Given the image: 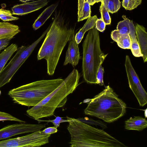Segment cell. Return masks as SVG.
<instances>
[{"label": "cell", "mask_w": 147, "mask_h": 147, "mask_svg": "<svg viewBox=\"0 0 147 147\" xmlns=\"http://www.w3.org/2000/svg\"><path fill=\"white\" fill-rule=\"evenodd\" d=\"M67 129L71 137V147H126L122 143L103 130L78 119L67 117Z\"/></svg>", "instance_id": "obj_1"}, {"label": "cell", "mask_w": 147, "mask_h": 147, "mask_svg": "<svg viewBox=\"0 0 147 147\" xmlns=\"http://www.w3.org/2000/svg\"><path fill=\"white\" fill-rule=\"evenodd\" d=\"M74 30L55 19L53 20L37 57L38 60H46L47 73L49 75L54 74L62 52Z\"/></svg>", "instance_id": "obj_2"}, {"label": "cell", "mask_w": 147, "mask_h": 147, "mask_svg": "<svg viewBox=\"0 0 147 147\" xmlns=\"http://www.w3.org/2000/svg\"><path fill=\"white\" fill-rule=\"evenodd\" d=\"M126 107L125 103L108 85L91 100L84 113L110 123L123 116Z\"/></svg>", "instance_id": "obj_3"}, {"label": "cell", "mask_w": 147, "mask_h": 147, "mask_svg": "<svg viewBox=\"0 0 147 147\" xmlns=\"http://www.w3.org/2000/svg\"><path fill=\"white\" fill-rule=\"evenodd\" d=\"M80 74L76 69L70 72L56 89L36 105L26 111L30 116L36 120L53 115L62 101L72 93L78 85Z\"/></svg>", "instance_id": "obj_4"}, {"label": "cell", "mask_w": 147, "mask_h": 147, "mask_svg": "<svg viewBox=\"0 0 147 147\" xmlns=\"http://www.w3.org/2000/svg\"><path fill=\"white\" fill-rule=\"evenodd\" d=\"M63 80L59 78L36 81L11 89L8 94L14 103L34 106L56 89Z\"/></svg>", "instance_id": "obj_5"}, {"label": "cell", "mask_w": 147, "mask_h": 147, "mask_svg": "<svg viewBox=\"0 0 147 147\" xmlns=\"http://www.w3.org/2000/svg\"><path fill=\"white\" fill-rule=\"evenodd\" d=\"M99 32L94 27L89 30L83 42L82 72L87 83L96 84L98 70L102 59L106 57L100 47Z\"/></svg>", "instance_id": "obj_6"}, {"label": "cell", "mask_w": 147, "mask_h": 147, "mask_svg": "<svg viewBox=\"0 0 147 147\" xmlns=\"http://www.w3.org/2000/svg\"><path fill=\"white\" fill-rule=\"evenodd\" d=\"M45 31L36 40L27 46L18 48L16 52L0 74V88L9 83L15 73L31 54L37 45L45 37L50 28Z\"/></svg>", "instance_id": "obj_7"}, {"label": "cell", "mask_w": 147, "mask_h": 147, "mask_svg": "<svg viewBox=\"0 0 147 147\" xmlns=\"http://www.w3.org/2000/svg\"><path fill=\"white\" fill-rule=\"evenodd\" d=\"M50 136L40 130L26 136L0 141V147H40L49 142Z\"/></svg>", "instance_id": "obj_8"}, {"label": "cell", "mask_w": 147, "mask_h": 147, "mask_svg": "<svg viewBox=\"0 0 147 147\" xmlns=\"http://www.w3.org/2000/svg\"><path fill=\"white\" fill-rule=\"evenodd\" d=\"M125 65L129 87L137 99L140 105L143 107L147 103V93L142 85L132 65L129 57L127 55L126 56Z\"/></svg>", "instance_id": "obj_9"}, {"label": "cell", "mask_w": 147, "mask_h": 147, "mask_svg": "<svg viewBox=\"0 0 147 147\" xmlns=\"http://www.w3.org/2000/svg\"><path fill=\"white\" fill-rule=\"evenodd\" d=\"M44 124H35L21 123L8 125L0 129V140L17 135L32 133L45 127Z\"/></svg>", "instance_id": "obj_10"}, {"label": "cell", "mask_w": 147, "mask_h": 147, "mask_svg": "<svg viewBox=\"0 0 147 147\" xmlns=\"http://www.w3.org/2000/svg\"><path fill=\"white\" fill-rule=\"evenodd\" d=\"M75 36L74 30L69 41V46L66 53L64 65L70 63L73 67L76 66L78 64L80 59L78 44L76 40Z\"/></svg>", "instance_id": "obj_11"}, {"label": "cell", "mask_w": 147, "mask_h": 147, "mask_svg": "<svg viewBox=\"0 0 147 147\" xmlns=\"http://www.w3.org/2000/svg\"><path fill=\"white\" fill-rule=\"evenodd\" d=\"M49 0H38L14 6L11 8L12 14L23 15L36 11L47 5Z\"/></svg>", "instance_id": "obj_12"}, {"label": "cell", "mask_w": 147, "mask_h": 147, "mask_svg": "<svg viewBox=\"0 0 147 147\" xmlns=\"http://www.w3.org/2000/svg\"><path fill=\"white\" fill-rule=\"evenodd\" d=\"M135 34L144 61H147V33L145 28L136 24L135 27Z\"/></svg>", "instance_id": "obj_13"}, {"label": "cell", "mask_w": 147, "mask_h": 147, "mask_svg": "<svg viewBox=\"0 0 147 147\" xmlns=\"http://www.w3.org/2000/svg\"><path fill=\"white\" fill-rule=\"evenodd\" d=\"M20 31L17 25L8 22H0V39H12Z\"/></svg>", "instance_id": "obj_14"}, {"label": "cell", "mask_w": 147, "mask_h": 147, "mask_svg": "<svg viewBox=\"0 0 147 147\" xmlns=\"http://www.w3.org/2000/svg\"><path fill=\"white\" fill-rule=\"evenodd\" d=\"M125 128L127 130L141 131L147 127V121L140 116L130 117L125 122Z\"/></svg>", "instance_id": "obj_15"}, {"label": "cell", "mask_w": 147, "mask_h": 147, "mask_svg": "<svg viewBox=\"0 0 147 147\" xmlns=\"http://www.w3.org/2000/svg\"><path fill=\"white\" fill-rule=\"evenodd\" d=\"M122 18L123 20L119 22L117 25V29L111 32V38L115 42L120 35L129 34L130 32L131 21L125 16H123Z\"/></svg>", "instance_id": "obj_16"}, {"label": "cell", "mask_w": 147, "mask_h": 147, "mask_svg": "<svg viewBox=\"0 0 147 147\" xmlns=\"http://www.w3.org/2000/svg\"><path fill=\"white\" fill-rule=\"evenodd\" d=\"M58 5V3L53 4L47 8L39 16L32 25L36 30L42 25L51 16Z\"/></svg>", "instance_id": "obj_17"}, {"label": "cell", "mask_w": 147, "mask_h": 147, "mask_svg": "<svg viewBox=\"0 0 147 147\" xmlns=\"http://www.w3.org/2000/svg\"><path fill=\"white\" fill-rule=\"evenodd\" d=\"M18 48L17 45L12 43L0 53V74L7 62Z\"/></svg>", "instance_id": "obj_18"}, {"label": "cell", "mask_w": 147, "mask_h": 147, "mask_svg": "<svg viewBox=\"0 0 147 147\" xmlns=\"http://www.w3.org/2000/svg\"><path fill=\"white\" fill-rule=\"evenodd\" d=\"M130 30L129 34L131 42V50L133 55L135 57H142L135 34V26L133 21H130Z\"/></svg>", "instance_id": "obj_19"}, {"label": "cell", "mask_w": 147, "mask_h": 147, "mask_svg": "<svg viewBox=\"0 0 147 147\" xmlns=\"http://www.w3.org/2000/svg\"><path fill=\"white\" fill-rule=\"evenodd\" d=\"M97 19L96 15L90 16L88 18L84 26L75 36V40L78 44H79L81 42L86 32L95 26Z\"/></svg>", "instance_id": "obj_20"}, {"label": "cell", "mask_w": 147, "mask_h": 147, "mask_svg": "<svg viewBox=\"0 0 147 147\" xmlns=\"http://www.w3.org/2000/svg\"><path fill=\"white\" fill-rule=\"evenodd\" d=\"M101 2L108 12L112 13L117 12L121 7L119 0H102Z\"/></svg>", "instance_id": "obj_21"}, {"label": "cell", "mask_w": 147, "mask_h": 147, "mask_svg": "<svg viewBox=\"0 0 147 147\" xmlns=\"http://www.w3.org/2000/svg\"><path fill=\"white\" fill-rule=\"evenodd\" d=\"M116 42L119 47L124 49H131V42L129 34L120 35Z\"/></svg>", "instance_id": "obj_22"}, {"label": "cell", "mask_w": 147, "mask_h": 147, "mask_svg": "<svg viewBox=\"0 0 147 147\" xmlns=\"http://www.w3.org/2000/svg\"><path fill=\"white\" fill-rule=\"evenodd\" d=\"M142 1V0H123L122 5L125 9L131 10L136 8Z\"/></svg>", "instance_id": "obj_23"}, {"label": "cell", "mask_w": 147, "mask_h": 147, "mask_svg": "<svg viewBox=\"0 0 147 147\" xmlns=\"http://www.w3.org/2000/svg\"><path fill=\"white\" fill-rule=\"evenodd\" d=\"M91 10L90 5L86 1L84 2L81 13L78 17V21L80 22L88 18L91 16Z\"/></svg>", "instance_id": "obj_24"}, {"label": "cell", "mask_w": 147, "mask_h": 147, "mask_svg": "<svg viewBox=\"0 0 147 147\" xmlns=\"http://www.w3.org/2000/svg\"><path fill=\"white\" fill-rule=\"evenodd\" d=\"M0 19L4 21H6L17 20L19 18L13 16L10 11L2 8L0 9Z\"/></svg>", "instance_id": "obj_25"}, {"label": "cell", "mask_w": 147, "mask_h": 147, "mask_svg": "<svg viewBox=\"0 0 147 147\" xmlns=\"http://www.w3.org/2000/svg\"><path fill=\"white\" fill-rule=\"evenodd\" d=\"M100 11L101 15V18L104 22L105 24H110L111 23V18L109 13V12L102 2H101Z\"/></svg>", "instance_id": "obj_26"}, {"label": "cell", "mask_w": 147, "mask_h": 147, "mask_svg": "<svg viewBox=\"0 0 147 147\" xmlns=\"http://www.w3.org/2000/svg\"><path fill=\"white\" fill-rule=\"evenodd\" d=\"M15 121L20 123L26 122L8 113L0 111V121Z\"/></svg>", "instance_id": "obj_27"}, {"label": "cell", "mask_w": 147, "mask_h": 147, "mask_svg": "<svg viewBox=\"0 0 147 147\" xmlns=\"http://www.w3.org/2000/svg\"><path fill=\"white\" fill-rule=\"evenodd\" d=\"M105 58V57L102 58L101 60L96 76V84H99L102 86L104 85L103 80L104 69V68L102 66V64Z\"/></svg>", "instance_id": "obj_28"}, {"label": "cell", "mask_w": 147, "mask_h": 147, "mask_svg": "<svg viewBox=\"0 0 147 147\" xmlns=\"http://www.w3.org/2000/svg\"><path fill=\"white\" fill-rule=\"evenodd\" d=\"M36 120L40 121H47V122H50L53 123V124L54 125V127L57 128L60 125L61 123L64 122H68V120H64L62 119V118L59 116L55 118L53 120H41L39 119H36Z\"/></svg>", "instance_id": "obj_29"}, {"label": "cell", "mask_w": 147, "mask_h": 147, "mask_svg": "<svg viewBox=\"0 0 147 147\" xmlns=\"http://www.w3.org/2000/svg\"><path fill=\"white\" fill-rule=\"evenodd\" d=\"M96 28L101 32H103L105 30L106 24L101 18L96 20Z\"/></svg>", "instance_id": "obj_30"}, {"label": "cell", "mask_w": 147, "mask_h": 147, "mask_svg": "<svg viewBox=\"0 0 147 147\" xmlns=\"http://www.w3.org/2000/svg\"><path fill=\"white\" fill-rule=\"evenodd\" d=\"M11 38H4L0 39V52L8 46Z\"/></svg>", "instance_id": "obj_31"}, {"label": "cell", "mask_w": 147, "mask_h": 147, "mask_svg": "<svg viewBox=\"0 0 147 147\" xmlns=\"http://www.w3.org/2000/svg\"><path fill=\"white\" fill-rule=\"evenodd\" d=\"M42 131L46 134L51 135L57 132V129L55 127H50L45 128Z\"/></svg>", "instance_id": "obj_32"}, {"label": "cell", "mask_w": 147, "mask_h": 147, "mask_svg": "<svg viewBox=\"0 0 147 147\" xmlns=\"http://www.w3.org/2000/svg\"><path fill=\"white\" fill-rule=\"evenodd\" d=\"M85 0H78V17H79L81 13L83 5Z\"/></svg>", "instance_id": "obj_33"}, {"label": "cell", "mask_w": 147, "mask_h": 147, "mask_svg": "<svg viewBox=\"0 0 147 147\" xmlns=\"http://www.w3.org/2000/svg\"><path fill=\"white\" fill-rule=\"evenodd\" d=\"M102 0H86L90 5H93L96 3L101 2Z\"/></svg>", "instance_id": "obj_34"}, {"label": "cell", "mask_w": 147, "mask_h": 147, "mask_svg": "<svg viewBox=\"0 0 147 147\" xmlns=\"http://www.w3.org/2000/svg\"><path fill=\"white\" fill-rule=\"evenodd\" d=\"M31 0H20V1L22 2H26L27 1H31Z\"/></svg>", "instance_id": "obj_35"}, {"label": "cell", "mask_w": 147, "mask_h": 147, "mask_svg": "<svg viewBox=\"0 0 147 147\" xmlns=\"http://www.w3.org/2000/svg\"></svg>", "instance_id": "obj_36"}]
</instances>
